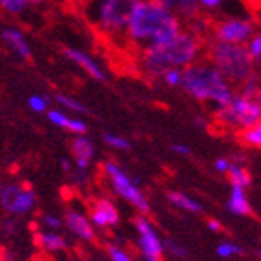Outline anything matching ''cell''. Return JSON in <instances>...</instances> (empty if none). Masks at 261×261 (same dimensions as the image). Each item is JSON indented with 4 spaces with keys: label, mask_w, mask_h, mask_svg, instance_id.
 <instances>
[{
    "label": "cell",
    "mask_w": 261,
    "mask_h": 261,
    "mask_svg": "<svg viewBox=\"0 0 261 261\" xmlns=\"http://www.w3.org/2000/svg\"><path fill=\"white\" fill-rule=\"evenodd\" d=\"M181 32L179 17L151 0H136L127 19L125 34L138 45H163Z\"/></svg>",
    "instance_id": "6da1fadb"
},
{
    "label": "cell",
    "mask_w": 261,
    "mask_h": 261,
    "mask_svg": "<svg viewBox=\"0 0 261 261\" xmlns=\"http://www.w3.org/2000/svg\"><path fill=\"white\" fill-rule=\"evenodd\" d=\"M201 53V43L198 36L181 30L175 38L163 45H147L144 47L142 65L151 76H161L164 69L177 67L185 69L187 65L194 64Z\"/></svg>",
    "instance_id": "7a4b0ae2"
},
{
    "label": "cell",
    "mask_w": 261,
    "mask_h": 261,
    "mask_svg": "<svg viewBox=\"0 0 261 261\" xmlns=\"http://www.w3.org/2000/svg\"><path fill=\"white\" fill-rule=\"evenodd\" d=\"M179 86H183L191 97L203 101V103H215L218 107L228 105L233 97V90L222 73L213 67L209 62H194V64L187 65L185 69H181V82Z\"/></svg>",
    "instance_id": "3957f363"
},
{
    "label": "cell",
    "mask_w": 261,
    "mask_h": 261,
    "mask_svg": "<svg viewBox=\"0 0 261 261\" xmlns=\"http://www.w3.org/2000/svg\"><path fill=\"white\" fill-rule=\"evenodd\" d=\"M209 64L217 67L229 84H243L256 73V64L245 45L224 43L218 39L209 43Z\"/></svg>",
    "instance_id": "277c9868"
},
{
    "label": "cell",
    "mask_w": 261,
    "mask_h": 261,
    "mask_svg": "<svg viewBox=\"0 0 261 261\" xmlns=\"http://www.w3.org/2000/svg\"><path fill=\"white\" fill-rule=\"evenodd\" d=\"M136 0H90L88 17L105 34L125 32L130 8Z\"/></svg>",
    "instance_id": "5b68a950"
},
{
    "label": "cell",
    "mask_w": 261,
    "mask_h": 261,
    "mask_svg": "<svg viewBox=\"0 0 261 261\" xmlns=\"http://www.w3.org/2000/svg\"><path fill=\"white\" fill-rule=\"evenodd\" d=\"M103 172L116 194L123 198L129 205L135 207L140 215H147L149 213V200H147V196L144 194V191L138 187L136 181L130 179V175L121 168L120 164L114 163V161H107L103 164Z\"/></svg>",
    "instance_id": "8992f818"
},
{
    "label": "cell",
    "mask_w": 261,
    "mask_h": 261,
    "mask_svg": "<svg viewBox=\"0 0 261 261\" xmlns=\"http://www.w3.org/2000/svg\"><path fill=\"white\" fill-rule=\"evenodd\" d=\"M217 118L224 125L246 129L261 121V103L259 99H248L241 93H233L228 105L218 107Z\"/></svg>",
    "instance_id": "52a82bcc"
},
{
    "label": "cell",
    "mask_w": 261,
    "mask_h": 261,
    "mask_svg": "<svg viewBox=\"0 0 261 261\" xmlns=\"http://www.w3.org/2000/svg\"><path fill=\"white\" fill-rule=\"evenodd\" d=\"M38 205V196L21 183H0V207L11 217H27Z\"/></svg>",
    "instance_id": "ba28073f"
},
{
    "label": "cell",
    "mask_w": 261,
    "mask_h": 261,
    "mask_svg": "<svg viewBox=\"0 0 261 261\" xmlns=\"http://www.w3.org/2000/svg\"><path fill=\"white\" fill-rule=\"evenodd\" d=\"M256 34V22L250 19H222L215 24V39L224 43L246 45Z\"/></svg>",
    "instance_id": "9c48e42d"
},
{
    "label": "cell",
    "mask_w": 261,
    "mask_h": 261,
    "mask_svg": "<svg viewBox=\"0 0 261 261\" xmlns=\"http://www.w3.org/2000/svg\"><path fill=\"white\" fill-rule=\"evenodd\" d=\"M135 228L136 233H138V248H140L142 257L161 259V256L164 254L163 239L155 229V226L151 224V220L146 215H140V217L135 218Z\"/></svg>",
    "instance_id": "30bf717a"
},
{
    "label": "cell",
    "mask_w": 261,
    "mask_h": 261,
    "mask_svg": "<svg viewBox=\"0 0 261 261\" xmlns=\"http://www.w3.org/2000/svg\"><path fill=\"white\" fill-rule=\"evenodd\" d=\"M88 218H90V222H92L93 228L109 229V228L118 226V222H120V211H118V207L110 200L101 198V200L92 203L90 217Z\"/></svg>",
    "instance_id": "8fae6325"
},
{
    "label": "cell",
    "mask_w": 261,
    "mask_h": 261,
    "mask_svg": "<svg viewBox=\"0 0 261 261\" xmlns=\"http://www.w3.org/2000/svg\"><path fill=\"white\" fill-rule=\"evenodd\" d=\"M71 151H73V161H75V170L88 172L92 166V161L95 157V144L90 136L75 135L71 142Z\"/></svg>",
    "instance_id": "7c38bea8"
},
{
    "label": "cell",
    "mask_w": 261,
    "mask_h": 261,
    "mask_svg": "<svg viewBox=\"0 0 261 261\" xmlns=\"http://www.w3.org/2000/svg\"><path fill=\"white\" fill-rule=\"evenodd\" d=\"M64 224L67 226V229L75 235L76 239L84 241V243H92V241L95 239L93 226H92V222H90V218L82 211H79V209H67L64 217Z\"/></svg>",
    "instance_id": "4fadbf2b"
},
{
    "label": "cell",
    "mask_w": 261,
    "mask_h": 261,
    "mask_svg": "<svg viewBox=\"0 0 261 261\" xmlns=\"http://www.w3.org/2000/svg\"><path fill=\"white\" fill-rule=\"evenodd\" d=\"M64 55L67 56L71 62H75V64L79 65L84 73H86V75L92 76L93 81H99V82L107 81V73L103 71V67L93 60L92 56H88L86 53H82V50H79V49H71V47H67V49H64Z\"/></svg>",
    "instance_id": "5bb4252c"
},
{
    "label": "cell",
    "mask_w": 261,
    "mask_h": 261,
    "mask_svg": "<svg viewBox=\"0 0 261 261\" xmlns=\"http://www.w3.org/2000/svg\"><path fill=\"white\" fill-rule=\"evenodd\" d=\"M226 207L231 215H237V217H250L252 215V201L246 194V189H241V187H231L228 196V201H226Z\"/></svg>",
    "instance_id": "9a60e30c"
},
{
    "label": "cell",
    "mask_w": 261,
    "mask_h": 261,
    "mask_svg": "<svg viewBox=\"0 0 261 261\" xmlns=\"http://www.w3.org/2000/svg\"><path fill=\"white\" fill-rule=\"evenodd\" d=\"M2 39H4L6 43H8V47H11L21 58H24V60H30V58H32L30 45H28L27 38L22 36V32H19L15 28H6L4 32H2Z\"/></svg>",
    "instance_id": "2e32d148"
},
{
    "label": "cell",
    "mask_w": 261,
    "mask_h": 261,
    "mask_svg": "<svg viewBox=\"0 0 261 261\" xmlns=\"http://www.w3.org/2000/svg\"><path fill=\"white\" fill-rule=\"evenodd\" d=\"M38 243L45 252H64L67 248V239L60 231H53V229H45L38 233Z\"/></svg>",
    "instance_id": "e0dca14e"
},
{
    "label": "cell",
    "mask_w": 261,
    "mask_h": 261,
    "mask_svg": "<svg viewBox=\"0 0 261 261\" xmlns=\"http://www.w3.org/2000/svg\"><path fill=\"white\" fill-rule=\"evenodd\" d=\"M166 198H168V201L172 203V205L179 207V209H183V211H187V213H201L203 211V207H201L200 201L191 198L189 194H183V192H179V191H170Z\"/></svg>",
    "instance_id": "ac0fdd59"
},
{
    "label": "cell",
    "mask_w": 261,
    "mask_h": 261,
    "mask_svg": "<svg viewBox=\"0 0 261 261\" xmlns=\"http://www.w3.org/2000/svg\"><path fill=\"white\" fill-rule=\"evenodd\" d=\"M229 177V183L231 187H241V189H248L252 185V174L246 170L245 164H237L231 163L229 164V170L226 172Z\"/></svg>",
    "instance_id": "d6986e66"
},
{
    "label": "cell",
    "mask_w": 261,
    "mask_h": 261,
    "mask_svg": "<svg viewBox=\"0 0 261 261\" xmlns=\"http://www.w3.org/2000/svg\"><path fill=\"white\" fill-rule=\"evenodd\" d=\"M55 99H56V103L60 105L65 112H73V114H79V116L88 114L86 105H82L81 101H76V99L69 97V95H65V93H56Z\"/></svg>",
    "instance_id": "ffe728a7"
},
{
    "label": "cell",
    "mask_w": 261,
    "mask_h": 261,
    "mask_svg": "<svg viewBox=\"0 0 261 261\" xmlns=\"http://www.w3.org/2000/svg\"><path fill=\"white\" fill-rule=\"evenodd\" d=\"M241 142H245L246 147L259 149L261 147V123L246 127V129H241Z\"/></svg>",
    "instance_id": "44dd1931"
},
{
    "label": "cell",
    "mask_w": 261,
    "mask_h": 261,
    "mask_svg": "<svg viewBox=\"0 0 261 261\" xmlns=\"http://www.w3.org/2000/svg\"><path fill=\"white\" fill-rule=\"evenodd\" d=\"M243 252L245 250L237 243H231V241H222L217 246V256L222 257V259H231V257L243 256Z\"/></svg>",
    "instance_id": "7402d4cb"
},
{
    "label": "cell",
    "mask_w": 261,
    "mask_h": 261,
    "mask_svg": "<svg viewBox=\"0 0 261 261\" xmlns=\"http://www.w3.org/2000/svg\"><path fill=\"white\" fill-rule=\"evenodd\" d=\"M103 142L107 144V146L112 147V149H120V151H127V149H130V142L127 140L125 136L114 135V133H105Z\"/></svg>",
    "instance_id": "603a6c76"
},
{
    "label": "cell",
    "mask_w": 261,
    "mask_h": 261,
    "mask_svg": "<svg viewBox=\"0 0 261 261\" xmlns=\"http://www.w3.org/2000/svg\"><path fill=\"white\" fill-rule=\"evenodd\" d=\"M45 114H47V120H49L53 125L58 127V129H64V130H65V127H67V121H69V118H71L65 110H56V109L47 110Z\"/></svg>",
    "instance_id": "cb8c5ba5"
},
{
    "label": "cell",
    "mask_w": 261,
    "mask_h": 261,
    "mask_svg": "<svg viewBox=\"0 0 261 261\" xmlns=\"http://www.w3.org/2000/svg\"><path fill=\"white\" fill-rule=\"evenodd\" d=\"M246 50H248V55H250L252 62L254 64H259L261 60V36L259 34H254L250 39H248V43L245 45Z\"/></svg>",
    "instance_id": "d4e9b609"
},
{
    "label": "cell",
    "mask_w": 261,
    "mask_h": 261,
    "mask_svg": "<svg viewBox=\"0 0 261 261\" xmlns=\"http://www.w3.org/2000/svg\"><path fill=\"white\" fill-rule=\"evenodd\" d=\"M0 8L11 15H19L28 8L27 0H0Z\"/></svg>",
    "instance_id": "484cf974"
},
{
    "label": "cell",
    "mask_w": 261,
    "mask_h": 261,
    "mask_svg": "<svg viewBox=\"0 0 261 261\" xmlns=\"http://www.w3.org/2000/svg\"><path fill=\"white\" fill-rule=\"evenodd\" d=\"M159 79H163L164 84H166V86H170V88L179 86L181 69H177V67H168V69H164L163 73H161V76H159Z\"/></svg>",
    "instance_id": "4316f807"
},
{
    "label": "cell",
    "mask_w": 261,
    "mask_h": 261,
    "mask_svg": "<svg viewBox=\"0 0 261 261\" xmlns=\"http://www.w3.org/2000/svg\"><path fill=\"white\" fill-rule=\"evenodd\" d=\"M65 130H67V133H73V135H86L88 123L82 120V118H79V116H71Z\"/></svg>",
    "instance_id": "83f0119b"
},
{
    "label": "cell",
    "mask_w": 261,
    "mask_h": 261,
    "mask_svg": "<svg viewBox=\"0 0 261 261\" xmlns=\"http://www.w3.org/2000/svg\"><path fill=\"white\" fill-rule=\"evenodd\" d=\"M28 107H30V110L38 112V114H45L49 110V101L43 95H30L28 97Z\"/></svg>",
    "instance_id": "f1b7e54d"
},
{
    "label": "cell",
    "mask_w": 261,
    "mask_h": 261,
    "mask_svg": "<svg viewBox=\"0 0 261 261\" xmlns=\"http://www.w3.org/2000/svg\"><path fill=\"white\" fill-rule=\"evenodd\" d=\"M163 246H164V250H168V254H172L174 257H179V259L187 257L185 246L179 245V243H175L174 239H166V241H163Z\"/></svg>",
    "instance_id": "f546056e"
},
{
    "label": "cell",
    "mask_w": 261,
    "mask_h": 261,
    "mask_svg": "<svg viewBox=\"0 0 261 261\" xmlns=\"http://www.w3.org/2000/svg\"><path fill=\"white\" fill-rule=\"evenodd\" d=\"M107 250H109L110 261H133L129 254H127V252L118 245H109V248H107Z\"/></svg>",
    "instance_id": "4dcf8cb0"
},
{
    "label": "cell",
    "mask_w": 261,
    "mask_h": 261,
    "mask_svg": "<svg viewBox=\"0 0 261 261\" xmlns=\"http://www.w3.org/2000/svg\"><path fill=\"white\" fill-rule=\"evenodd\" d=\"M41 224H43L47 229H53V231H60L62 226H64V220L56 215H43L41 218Z\"/></svg>",
    "instance_id": "1f68e13d"
},
{
    "label": "cell",
    "mask_w": 261,
    "mask_h": 261,
    "mask_svg": "<svg viewBox=\"0 0 261 261\" xmlns=\"http://www.w3.org/2000/svg\"><path fill=\"white\" fill-rule=\"evenodd\" d=\"M229 164H231V159L228 157H218L215 161V170H217L218 174H226L229 170Z\"/></svg>",
    "instance_id": "d6a6232c"
},
{
    "label": "cell",
    "mask_w": 261,
    "mask_h": 261,
    "mask_svg": "<svg viewBox=\"0 0 261 261\" xmlns=\"http://www.w3.org/2000/svg\"><path fill=\"white\" fill-rule=\"evenodd\" d=\"M170 149H172L174 155H179V157H187V155H191V147L187 146V144H172Z\"/></svg>",
    "instance_id": "836d02e7"
},
{
    "label": "cell",
    "mask_w": 261,
    "mask_h": 261,
    "mask_svg": "<svg viewBox=\"0 0 261 261\" xmlns=\"http://www.w3.org/2000/svg\"><path fill=\"white\" fill-rule=\"evenodd\" d=\"M207 226H209V229H211V231H215V233H218V231H222V224L218 222L217 218H209V222H207Z\"/></svg>",
    "instance_id": "e575fe53"
},
{
    "label": "cell",
    "mask_w": 261,
    "mask_h": 261,
    "mask_svg": "<svg viewBox=\"0 0 261 261\" xmlns=\"http://www.w3.org/2000/svg\"><path fill=\"white\" fill-rule=\"evenodd\" d=\"M151 2L163 6V8H166V10H174V6H175V0H151Z\"/></svg>",
    "instance_id": "d590c367"
},
{
    "label": "cell",
    "mask_w": 261,
    "mask_h": 261,
    "mask_svg": "<svg viewBox=\"0 0 261 261\" xmlns=\"http://www.w3.org/2000/svg\"><path fill=\"white\" fill-rule=\"evenodd\" d=\"M60 166H62V170H64V172H67V174H71V172H73V164H71V161H67V159H62Z\"/></svg>",
    "instance_id": "8d00e7d4"
},
{
    "label": "cell",
    "mask_w": 261,
    "mask_h": 261,
    "mask_svg": "<svg viewBox=\"0 0 261 261\" xmlns=\"http://www.w3.org/2000/svg\"><path fill=\"white\" fill-rule=\"evenodd\" d=\"M2 257H6V261H13V254H10V252H6V256Z\"/></svg>",
    "instance_id": "74e56055"
},
{
    "label": "cell",
    "mask_w": 261,
    "mask_h": 261,
    "mask_svg": "<svg viewBox=\"0 0 261 261\" xmlns=\"http://www.w3.org/2000/svg\"><path fill=\"white\" fill-rule=\"evenodd\" d=\"M144 261H161V259H153V257H144Z\"/></svg>",
    "instance_id": "f35d334b"
},
{
    "label": "cell",
    "mask_w": 261,
    "mask_h": 261,
    "mask_svg": "<svg viewBox=\"0 0 261 261\" xmlns=\"http://www.w3.org/2000/svg\"><path fill=\"white\" fill-rule=\"evenodd\" d=\"M28 4H30V2H41V0H27Z\"/></svg>",
    "instance_id": "ab89813d"
}]
</instances>
